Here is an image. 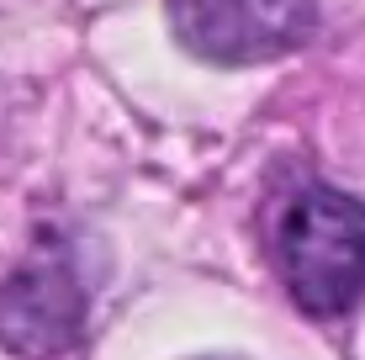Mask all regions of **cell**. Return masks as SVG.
<instances>
[{
  "mask_svg": "<svg viewBox=\"0 0 365 360\" xmlns=\"http://www.w3.org/2000/svg\"><path fill=\"white\" fill-rule=\"evenodd\" d=\"M85 334V281L74 244L43 228L21 265L0 281V344L21 360H58Z\"/></svg>",
  "mask_w": 365,
  "mask_h": 360,
  "instance_id": "cell-2",
  "label": "cell"
},
{
  "mask_svg": "<svg viewBox=\"0 0 365 360\" xmlns=\"http://www.w3.org/2000/svg\"><path fill=\"white\" fill-rule=\"evenodd\" d=\"M270 254L286 292L312 318H344L365 292V202L302 180L275 202Z\"/></svg>",
  "mask_w": 365,
  "mask_h": 360,
  "instance_id": "cell-1",
  "label": "cell"
},
{
  "mask_svg": "<svg viewBox=\"0 0 365 360\" xmlns=\"http://www.w3.org/2000/svg\"><path fill=\"white\" fill-rule=\"evenodd\" d=\"M170 21L212 64H265L302 48L318 27L312 0H170Z\"/></svg>",
  "mask_w": 365,
  "mask_h": 360,
  "instance_id": "cell-3",
  "label": "cell"
}]
</instances>
